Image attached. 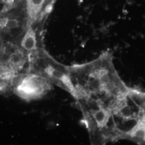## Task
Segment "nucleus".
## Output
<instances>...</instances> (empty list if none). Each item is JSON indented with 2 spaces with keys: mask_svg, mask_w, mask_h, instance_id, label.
<instances>
[{
  "mask_svg": "<svg viewBox=\"0 0 145 145\" xmlns=\"http://www.w3.org/2000/svg\"><path fill=\"white\" fill-rule=\"evenodd\" d=\"M77 103L111 114L129 87L119 76L111 51L90 61L68 66Z\"/></svg>",
  "mask_w": 145,
  "mask_h": 145,
  "instance_id": "obj_1",
  "label": "nucleus"
},
{
  "mask_svg": "<svg viewBox=\"0 0 145 145\" xmlns=\"http://www.w3.org/2000/svg\"><path fill=\"white\" fill-rule=\"evenodd\" d=\"M29 70V54L20 45L3 44L0 49V95L13 94L18 81Z\"/></svg>",
  "mask_w": 145,
  "mask_h": 145,
  "instance_id": "obj_2",
  "label": "nucleus"
},
{
  "mask_svg": "<svg viewBox=\"0 0 145 145\" xmlns=\"http://www.w3.org/2000/svg\"><path fill=\"white\" fill-rule=\"evenodd\" d=\"M28 27L25 0H8L0 10V39L3 44L20 45Z\"/></svg>",
  "mask_w": 145,
  "mask_h": 145,
  "instance_id": "obj_3",
  "label": "nucleus"
},
{
  "mask_svg": "<svg viewBox=\"0 0 145 145\" xmlns=\"http://www.w3.org/2000/svg\"><path fill=\"white\" fill-rule=\"evenodd\" d=\"M29 57L30 72L42 76L52 84L70 93L73 97L74 90L68 66L57 61L47 51L45 47L31 53Z\"/></svg>",
  "mask_w": 145,
  "mask_h": 145,
  "instance_id": "obj_4",
  "label": "nucleus"
},
{
  "mask_svg": "<svg viewBox=\"0 0 145 145\" xmlns=\"http://www.w3.org/2000/svg\"><path fill=\"white\" fill-rule=\"evenodd\" d=\"M53 84L42 76L31 72L24 74L14 88V93L26 102L41 99L49 93Z\"/></svg>",
  "mask_w": 145,
  "mask_h": 145,
  "instance_id": "obj_5",
  "label": "nucleus"
},
{
  "mask_svg": "<svg viewBox=\"0 0 145 145\" xmlns=\"http://www.w3.org/2000/svg\"><path fill=\"white\" fill-rule=\"evenodd\" d=\"M57 0H25L29 26L44 29L46 20Z\"/></svg>",
  "mask_w": 145,
  "mask_h": 145,
  "instance_id": "obj_6",
  "label": "nucleus"
},
{
  "mask_svg": "<svg viewBox=\"0 0 145 145\" xmlns=\"http://www.w3.org/2000/svg\"><path fill=\"white\" fill-rule=\"evenodd\" d=\"M3 45V43L2 41L1 40V39H0V49L2 47Z\"/></svg>",
  "mask_w": 145,
  "mask_h": 145,
  "instance_id": "obj_7",
  "label": "nucleus"
}]
</instances>
